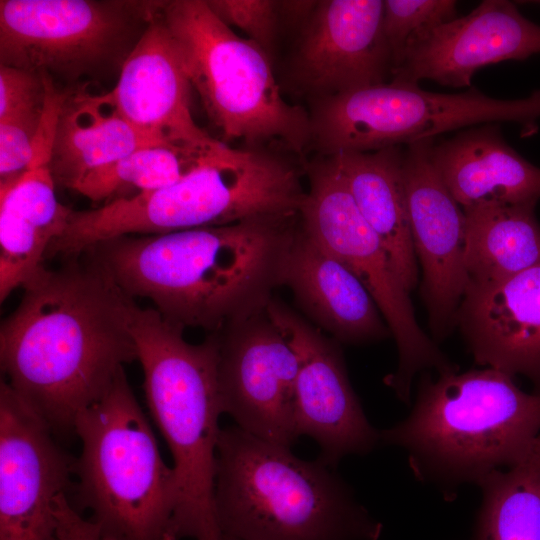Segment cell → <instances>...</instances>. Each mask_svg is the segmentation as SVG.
<instances>
[{
  "label": "cell",
  "instance_id": "obj_19",
  "mask_svg": "<svg viewBox=\"0 0 540 540\" xmlns=\"http://www.w3.org/2000/svg\"><path fill=\"white\" fill-rule=\"evenodd\" d=\"M475 362L520 374L540 392V261L488 282H469L457 324Z\"/></svg>",
  "mask_w": 540,
  "mask_h": 540
},
{
  "label": "cell",
  "instance_id": "obj_30",
  "mask_svg": "<svg viewBox=\"0 0 540 540\" xmlns=\"http://www.w3.org/2000/svg\"><path fill=\"white\" fill-rule=\"evenodd\" d=\"M46 100L43 76L0 65V121L18 117H40Z\"/></svg>",
  "mask_w": 540,
  "mask_h": 540
},
{
  "label": "cell",
  "instance_id": "obj_23",
  "mask_svg": "<svg viewBox=\"0 0 540 540\" xmlns=\"http://www.w3.org/2000/svg\"><path fill=\"white\" fill-rule=\"evenodd\" d=\"M66 90L50 163L56 185L71 189L94 169L162 145L143 137L121 116L110 91L91 94L83 86Z\"/></svg>",
  "mask_w": 540,
  "mask_h": 540
},
{
  "label": "cell",
  "instance_id": "obj_33",
  "mask_svg": "<svg viewBox=\"0 0 540 540\" xmlns=\"http://www.w3.org/2000/svg\"><path fill=\"white\" fill-rule=\"evenodd\" d=\"M318 1H277L279 14L282 13L290 19H299L310 16Z\"/></svg>",
  "mask_w": 540,
  "mask_h": 540
},
{
  "label": "cell",
  "instance_id": "obj_32",
  "mask_svg": "<svg viewBox=\"0 0 540 540\" xmlns=\"http://www.w3.org/2000/svg\"><path fill=\"white\" fill-rule=\"evenodd\" d=\"M55 516L59 540H100L94 525L72 507L66 494L57 497Z\"/></svg>",
  "mask_w": 540,
  "mask_h": 540
},
{
  "label": "cell",
  "instance_id": "obj_13",
  "mask_svg": "<svg viewBox=\"0 0 540 540\" xmlns=\"http://www.w3.org/2000/svg\"><path fill=\"white\" fill-rule=\"evenodd\" d=\"M75 458L1 380L0 540H55L56 499L69 495Z\"/></svg>",
  "mask_w": 540,
  "mask_h": 540
},
{
  "label": "cell",
  "instance_id": "obj_20",
  "mask_svg": "<svg viewBox=\"0 0 540 540\" xmlns=\"http://www.w3.org/2000/svg\"><path fill=\"white\" fill-rule=\"evenodd\" d=\"M53 142L52 135H41L28 168L0 181L1 302L45 269L48 249L63 233L72 211L56 196L50 167Z\"/></svg>",
  "mask_w": 540,
  "mask_h": 540
},
{
  "label": "cell",
  "instance_id": "obj_5",
  "mask_svg": "<svg viewBox=\"0 0 540 540\" xmlns=\"http://www.w3.org/2000/svg\"><path fill=\"white\" fill-rule=\"evenodd\" d=\"M129 324L144 374L147 406L173 458L178 496L169 540H223L215 511L223 414L217 334L191 344L184 339L183 328L135 302Z\"/></svg>",
  "mask_w": 540,
  "mask_h": 540
},
{
  "label": "cell",
  "instance_id": "obj_15",
  "mask_svg": "<svg viewBox=\"0 0 540 540\" xmlns=\"http://www.w3.org/2000/svg\"><path fill=\"white\" fill-rule=\"evenodd\" d=\"M434 143L424 139L404 146L402 172L413 249L422 270L421 295L438 341L457 324L468 276L465 213L433 164Z\"/></svg>",
  "mask_w": 540,
  "mask_h": 540
},
{
  "label": "cell",
  "instance_id": "obj_26",
  "mask_svg": "<svg viewBox=\"0 0 540 540\" xmlns=\"http://www.w3.org/2000/svg\"><path fill=\"white\" fill-rule=\"evenodd\" d=\"M472 540H540V434L515 465L482 480Z\"/></svg>",
  "mask_w": 540,
  "mask_h": 540
},
{
  "label": "cell",
  "instance_id": "obj_12",
  "mask_svg": "<svg viewBox=\"0 0 540 540\" xmlns=\"http://www.w3.org/2000/svg\"><path fill=\"white\" fill-rule=\"evenodd\" d=\"M214 333L222 413L251 435L292 447L299 361L285 334L266 308Z\"/></svg>",
  "mask_w": 540,
  "mask_h": 540
},
{
  "label": "cell",
  "instance_id": "obj_3",
  "mask_svg": "<svg viewBox=\"0 0 540 540\" xmlns=\"http://www.w3.org/2000/svg\"><path fill=\"white\" fill-rule=\"evenodd\" d=\"M539 434L540 392L485 367L422 374L411 412L380 431V442L403 449L417 479L448 497L515 465Z\"/></svg>",
  "mask_w": 540,
  "mask_h": 540
},
{
  "label": "cell",
  "instance_id": "obj_28",
  "mask_svg": "<svg viewBox=\"0 0 540 540\" xmlns=\"http://www.w3.org/2000/svg\"><path fill=\"white\" fill-rule=\"evenodd\" d=\"M456 5L453 0L384 1L382 28L391 55L392 72L411 43L457 18Z\"/></svg>",
  "mask_w": 540,
  "mask_h": 540
},
{
  "label": "cell",
  "instance_id": "obj_27",
  "mask_svg": "<svg viewBox=\"0 0 540 540\" xmlns=\"http://www.w3.org/2000/svg\"><path fill=\"white\" fill-rule=\"evenodd\" d=\"M226 144L215 149L152 145L84 175L71 189L94 201H112L132 189L146 193L172 185Z\"/></svg>",
  "mask_w": 540,
  "mask_h": 540
},
{
  "label": "cell",
  "instance_id": "obj_16",
  "mask_svg": "<svg viewBox=\"0 0 540 540\" xmlns=\"http://www.w3.org/2000/svg\"><path fill=\"white\" fill-rule=\"evenodd\" d=\"M382 0H323L309 16L293 60L296 82L314 99L386 83L392 60Z\"/></svg>",
  "mask_w": 540,
  "mask_h": 540
},
{
  "label": "cell",
  "instance_id": "obj_14",
  "mask_svg": "<svg viewBox=\"0 0 540 540\" xmlns=\"http://www.w3.org/2000/svg\"><path fill=\"white\" fill-rule=\"evenodd\" d=\"M266 311L298 356V436L313 439L320 448L318 459L333 468L346 456L370 453L380 442V431L366 417L337 341L273 298Z\"/></svg>",
  "mask_w": 540,
  "mask_h": 540
},
{
  "label": "cell",
  "instance_id": "obj_18",
  "mask_svg": "<svg viewBox=\"0 0 540 540\" xmlns=\"http://www.w3.org/2000/svg\"><path fill=\"white\" fill-rule=\"evenodd\" d=\"M159 7L127 56L110 91L121 116L156 144L215 149L223 141L200 129L190 110L191 84Z\"/></svg>",
  "mask_w": 540,
  "mask_h": 540
},
{
  "label": "cell",
  "instance_id": "obj_17",
  "mask_svg": "<svg viewBox=\"0 0 540 540\" xmlns=\"http://www.w3.org/2000/svg\"><path fill=\"white\" fill-rule=\"evenodd\" d=\"M540 53V25L525 18L514 3L484 0L467 15L422 35L406 49L392 81L470 87L481 68Z\"/></svg>",
  "mask_w": 540,
  "mask_h": 540
},
{
  "label": "cell",
  "instance_id": "obj_8",
  "mask_svg": "<svg viewBox=\"0 0 540 540\" xmlns=\"http://www.w3.org/2000/svg\"><path fill=\"white\" fill-rule=\"evenodd\" d=\"M160 15L191 87L225 140L257 148L277 143L297 154L309 147V114L283 98L270 55L258 44L237 36L207 1H162Z\"/></svg>",
  "mask_w": 540,
  "mask_h": 540
},
{
  "label": "cell",
  "instance_id": "obj_24",
  "mask_svg": "<svg viewBox=\"0 0 540 540\" xmlns=\"http://www.w3.org/2000/svg\"><path fill=\"white\" fill-rule=\"evenodd\" d=\"M404 146L331 155L360 213L379 236L400 280L411 292L419 282L403 182Z\"/></svg>",
  "mask_w": 540,
  "mask_h": 540
},
{
  "label": "cell",
  "instance_id": "obj_10",
  "mask_svg": "<svg viewBox=\"0 0 540 540\" xmlns=\"http://www.w3.org/2000/svg\"><path fill=\"white\" fill-rule=\"evenodd\" d=\"M160 1L1 0L0 65L62 88L122 68Z\"/></svg>",
  "mask_w": 540,
  "mask_h": 540
},
{
  "label": "cell",
  "instance_id": "obj_34",
  "mask_svg": "<svg viewBox=\"0 0 540 540\" xmlns=\"http://www.w3.org/2000/svg\"><path fill=\"white\" fill-rule=\"evenodd\" d=\"M224 540H231V539H224Z\"/></svg>",
  "mask_w": 540,
  "mask_h": 540
},
{
  "label": "cell",
  "instance_id": "obj_1",
  "mask_svg": "<svg viewBox=\"0 0 540 540\" xmlns=\"http://www.w3.org/2000/svg\"><path fill=\"white\" fill-rule=\"evenodd\" d=\"M78 258L28 283L0 329L4 381L58 440L75 435L79 415L137 359L134 300L88 256Z\"/></svg>",
  "mask_w": 540,
  "mask_h": 540
},
{
  "label": "cell",
  "instance_id": "obj_25",
  "mask_svg": "<svg viewBox=\"0 0 540 540\" xmlns=\"http://www.w3.org/2000/svg\"><path fill=\"white\" fill-rule=\"evenodd\" d=\"M536 204L486 202L463 208L468 283L503 279L540 261Z\"/></svg>",
  "mask_w": 540,
  "mask_h": 540
},
{
  "label": "cell",
  "instance_id": "obj_2",
  "mask_svg": "<svg viewBox=\"0 0 540 540\" xmlns=\"http://www.w3.org/2000/svg\"><path fill=\"white\" fill-rule=\"evenodd\" d=\"M299 213L103 241L87 255L128 297L209 333L266 308L284 284Z\"/></svg>",
  "mask_w": 540,
  "mask_h": 540
},
{
  "label": "cell",
  "instance_id": "obj_29",
  "mask_svg": "<svg viewBox=\"0 0 540 540\" xmlns=\"http://www.w3.org/2000/svg\"><path fill=\"white\" fill-rule=\"evenodd\" d=\"M207 3L224 23L244 31L248 39L270 55L279 15L277 1L210 0Z\"/></svg>",
  "mask_w": 540,
  "mask_h": 540
},
{
  "label": "cell",
  "instance_id": "obj_35",
  "mask_svg": "<svg viewBox=\"0 0 540 540\" xmlns=\"http://www.w3.org/2000/svg\"><path fill=\"white\" fill-rule=\"evenodd\" d=\"M55 540H59L58 537Z\"/></svg>",
  "mask_w": 540,
  "mask_h": 540
},
{
  "label": "cell",
  "instance_id": "obj_22",
  "mask_svg": "<svg viewBox=\"0 0 540 540\" xmlns=\"http://www.w3.org/2000/svg\"><path fill=\"white\" fill-rule=\"evenodd\" d=\"M432 161L462 208L540 199V168L505 142L499 123L482 124L434 143Z\"/></svg>",
  "mask_w": 540,
  "mask_h": 540
},
{
  "label": "cell",
  "instance_id": "obj_9",
  "mask_svg": "<svg viewBox=\"0 0 540 540\" xmlns=\"http://www.w3.org/2000/svg\"><path fill=\"white\" fill-rule=\"evenodd\" d=\"M309 117L310 146L321 156L407 146L477 124L514 122L528 135L535 132L540 118V90L527 98L507 100L474 87L446 94L391 80L314 99Z\"/></svg>",
  "mask_w": 540,
  "mask_h": 540
},
{
  "label": "cell",
  "instance_id": "obj_31",
  "mask_svg": "<svg viewBox=\"0 0 540 540\" xmlns=\"http://www.w3.org/2000/svg\"><path fill=\"white\" fill-rule=\"evenodd\" d=\"M42 116L0 121L1 181L18 177L30 165Z\"/></svg>",
  "mask_w": 540,
  "mask_h": 540
},
{
  "label": "cell",
  "instance_id": "obj_11",
  "mask_svg": "<svg viewBox=\"0 0 540 540\" xmlns=\"http://www.w3.org/2000/svg\"><path fill=\"white\" fill-rule=\"evenodd\" d=\"M309 181L299 210L304 230L345 264L363 283L394 338L398 365L385 384L410 402L414 376L426 369L438 374L457 367L421 329L406 289L379 236L360 213L345 180L330 156L305 167Z\"/></svg>",
  "mask_w": 540,
  "mask_h": 540
},
{
  "label": "cell",
  "instance_id": "obj_6",
  "mask_svg": "<svg viewBox=\"0 0 540 540\" xmlns=\"http://www.w3.org/2000/svg\"><path fill=\"white\" fill-rule=\"evenodd\" d=\"M305 170L274 152L225 145L176 183L71 211L57 249L77 256L128 235L164 234L224 226L257 216L299 213Z\"/></svg>",
  "mask_w": 540,
  "mask_h": 540
},
{
  "label": "cell",
  "instance_id": "obj_4",
  "mask_svg": "<svg viewBox=\"0 0 540 540\" xmlns=\"http://www.w3.org/2000/svg\"><path fill=\"white\" fill-rule=\"evenodd\" d=\"M215 511L223 540H377L382 532L333 467L236 425L218 438Z\"/></svg>",
  "mask_w": 540,
  "mask_h": 540
},
{
  "label": "cell",
  "instance_id": "obj_21",
  "mask_svg": "<svg viewBox=\"0 0 540 540\" xmlns=\"http://www.w3.org/2000/svg\"><path fill=\"white\" fill-rule=\"evenodd\" d=\"M316 325L347 344L391 335L374 299L359 278L301 226L291 244L284 284Z\"/></svg>",
  "mask_w": 540,
  "mask_h": 540
},
{
  "label": "cell",
  "instance_id": "obj_7",
  "mask_svg": "<svg viewBox=\"0 0 540 540\" xmlns=\"http://www.w3.org/2000/svg\"><path fill=\"white\" fill-rule=\"evenodd\" d=\"M70 504L100 540H169L177 504L173 467L165 464L146 414L122 369L106 393L75 424Z\"/></svg>",
  "mask_w": 540,
  "mask_h": 540
}]
</instances>
